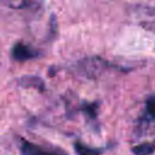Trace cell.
<instances>
[{
    "instance_id": "obj_6",
    "label": "cell",
    "mask_w": 155,
    "mask_h": 155,
    "mask_svg": "<svg viewBox=\"0 0 155 155\" xmlns=\"http://www.w3.org/2000/svg\"><path fill=\"white\" fill-rule=\"evenodd\" d=\"M74 150H75L76 155H102V153H103L102 148H92L81 142L74 143Z\"/></svg>"
},
{
    "instance_id": "obj_2",
    "label": "cell",
    "mask_w": 155,
    "mask_h": 155,
    "mask_svg": "<svg viewBox=\"0 0 155 155\" xmlns=\"http://www.w3.org/2000/svg\"><path fill=\"white\" fill-rule=\"evenodd\" d=\"M39 54L40 53L38 50L23 42H17L12 47V58L17 62H27V61L36 58Z\"/></svg>"
},
{
    "instance_id": "obj_7",
    "label": "cell",
    "mask_w": 155,
    "mask_h": 155,
    "mask_svg": "<svg viewBox=\"0 0 155 155\" xmlns=\"http://www.w3.org/2000/svg\"><path fill=\"white\" fill-rule=\"evenodd\" d=\"M131 150L134 155H151L155 150V143L144 142V143H140V144L133 147Z\"/></svg>"
},
{
    "instance_id": "obj_1",
    "label": "cell",
    "mask_w": 155,
    "mask_h": 155,
    "mask_svg": "<svg viewBox=\"0 0 155 155\" xmlns=\"http://www.w3.org/2000/svg\"><path fill=\"white\" fill-rule=\"evenodd\" d=\"M109 68H110L109 62H107L105 59L98 56L80 59L75 64V71L86 79H97L102 76V74L105 73Z\"/></svg>"
},
{
    "instance_id": "obj_5",
    "label": "cell",
    "mask_w": 155,
    "mask_h": 155,
    "mask_svg": "<svg viewBox=\"0 0 155 155\" xmlns=\"http://www.w3.org/2000/svg\"><path fill=\"white\" fill-rule=\"evenodd\" d=\"M18 84L23 87H31V88H36L39 91H44L45 90V84L44 81L39 78V76H34V75H27V76H22L18 80Z\"/></svg>"
},
{
    "instance_id": "obj_3",
    "label": "cell",
    "mask_w": 155,
    "mask_h": 155,
    "mask_svg": "<svg viewBox=\"0 0 155 155\" xmlns=\"http://www.w3.org/2000/svg\"><path fill=\"white\" fill-rule=\"evenodd\" d=\"M19 150L22 155H61L54 151H50L35 143H31L27 139H21Z\"/></svg>"
},
{
    "instance_id": "obj_4",
    "label": "cell",
    "mask_w": 155,
    "mask_h": 155,
    "mask_svg": "<svg viewBox=\"0 0 155 155\" xmlns=\"http://www.w3.org/2000/svg\"><path fill=\"white\" fill-rule=\"evenodd\" d=\"M0 4L12 10H24L34 7L38 4V0H0Z\"/></svg>"
},
{
    "instance_id": "obj_8",
    "label": "cell",
    "mask_w": 155,
    "mask_h": 155,
    "mask_svg": "<svg viewBox=\"0 0 155 155\" xmlns=\"http://www.w3.org/2000/svg\"><path fill=\"white\" fill-rule=\"evenodd\" d=\"M144 120L155 121V96H150L145 102V115Z\"/></svg>"
}]
</instances>
